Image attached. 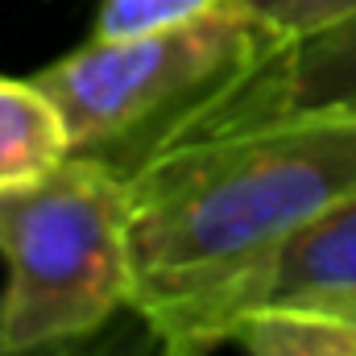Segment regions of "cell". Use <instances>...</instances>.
<instances>
[{
    "instance_id": "cell-10",
    "label": "cell",
    "mask_w": 356,
    "mask_h": 356,
    "mask_svg": "<svg viewBox=\"0 0 356 356\" xmlns=\"http://www.w3.org/2000/svg\"><path fill=\"white\" fill-rule=\"evenodd\" d=\"M83 356H175L166 348V340L137 315V311H120L104 332H95Z\"/></svg>"
},
{
    "instance_id": "cell-4",
    "label": "cell",
    "mask_w": 356,
    "mask_h": 356,
    "mask_svg": "<svg viewBox=\"0 0 356 356\" xmlns=\"http://www.w3.org/2000/svg\"><path fill=\"white\" fill-rule=\"evenodd\" d=\"M311 112H356V8L302 38L277 42L266 63L224 91L178 141Z\"/></svg>"
},
{
    "instance_id": "cell-2",
    "label": "cell",
    "mask_w": 356,
    "mask_h": 356,
    "mask_svg": "<svg viewBox=\"0 0 356 356\" xmlns=\"http://www.w3.org/2000/svg\"><path fill=\"white\" fill-rule=\"evenodd\" d=\"M273 46L277 38L249 4L228 0L175 29L120 42L91 38L33 79L63 112L71 154L133 178L191 133L224 91L261 67Z\"/></svg>"
},
{
    "instance_id": "cell-11",
    "label": "cell",
    "mask_w": 356,
    "mask_h": 356,
    "mask_svg": "<svg viewBox=\"0 0 356 356\" xmlns=\"http://www.w3.org/2000/svg\"><path fill=\"white\" fill-rule=\"evenodd\" d=\"M88 344V340H83ZM83 344H42V348H13L0 340V356H83Z\"/></svg>"
},
{
    "instance_id": "cell-7",
    "label": "cell",
    "mask_w": 356,
    "mask_h": 356,
    "mask_svg": "<svg viewBox=\"0 0 356 356\" xmlns=\"http://www.w3.org/2000/svg\"><path fill=\"white\" fill-rule=\"evenodd\" d=\"M232 344L245 356H356V319L273 302L236 323Z\"/></svg>"
},
{
    "instance_id": "cell-6",
    "label": "cell",
    "mask_w": 356,
    "mask_h": 356,
    "mask_svg": "<svg viewBox=\"0 0 356 356\" xmlns=\"http://www.w3.org/2000/svg\"><path fill=\"white\" fill-rule=\"evenodd\" d=\"M71 154L63 112L46 88L29 79L0 75V195L50 175Z\"/></svg>"
},
{
    "instance_id": "cell-3",
    "label": "cell",
    "mask_w": 356,
    "mask_h": 356,
    "mask_svg": "<svg viewBox=\"0 0 356 356\" xmlns=\"http://www.w3.org/2000/svg\"><path fill=\"white\" fill-rule=\"evenodd\" d=\"M129 178L83 154L0 195V340L83 344L133 307Z\"/></svg>"
},
{
    "instance_id": "cell-8",
    "label": "cell",
    "mask_w": 356,
    "mask_h": 356,
    "mask_svg": "<svg viewBox=\"0 0 356 356\" xmlns=\"http://www.w3.org/2000/svg\"><path fill=\"white\" fill-rule=\"evenodd\" d=\"M220 4H228V0H95L91 38L120 42V38L175 29V25H186L195 17L220 8Z\"/></svg>"
},
{
    "instance_id": "cell-1",
    "label": "cell",
    "mask_w": 356,
    "mask_h": 356,
    "mask_svg": "<svg viewBox=\"0 0 356 356\" xmlns=\"http://www.w3.org/2000/svg\"><path fill=\"white\" fill-rule=\"evenodd\" d=\"M133 307L175 356L232 344L273 257L356 199V112L166 145L129 178Z\"/></svg>"
},
{
    "instance_id": "cell-9",
    "label": "cell",
    "mask_w": 356,
    "mask_h": 356,
    "mask_svg": "<svg viewBox=\"0 0 356 356\" xmlns=\"http://www.w3.org/2000/svg\"><path fill=\"white\" fill-rule=\"evenodd\" d=\"M245 4L277 42L302 38V33L332 25L356 8V0H245Z\"/></svg>"
},
{
    "instance_id": "cell-5",
    "label": "cell",
    "mask_w": 356,
    "mask_h": 356,
    "mask_svg": "<svg viewBox=\"0 0 356 356\" xmlns=\"http://www.w3.org/2000/svg\"><path fill=\"white\" fill-rule=\"evenodd\" d=\"M273 302L319 307L356 319V199L302 228L273 257L257 290V307Z\"/></svg>"
}]
</instances>
